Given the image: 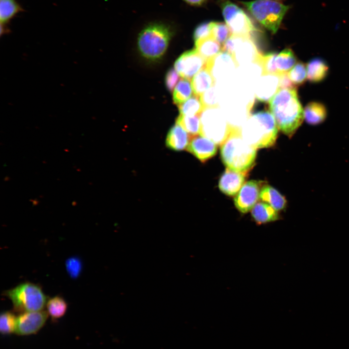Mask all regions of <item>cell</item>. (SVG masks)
Masks as SVG:
<instances>
[{"label": "cell", "mask_w": 349, "mask_h": 349, "mask_svg": "<svg viewBox=\"0 0 349 349\" xmlns=\"http://www.w3.org/2000/svg\"><path fill=\"white\" fill-rule=\"evenodd\" d=\"M220 146L222 160L226 168L248 173L254 164L257 149L243 139L241 128L232 127L229 136Z\"/></svg>", "instance_id": "3957f363"}, {"label": "cell", "mask_w": 349, "mask_h": 349, "mask_svg": "<svg viewBox=\"0 0 349 349\" xmlns=\"http://www.w3.org/2000/svg\"><path fill=\"white\" fill-rule=\"evenodd\" d=\"M66 270L69 275L72 278H77L80 274L82 264L78 257H71L67 259L65 263Z\"/></svg>", "instance_id": "d590c367"}, {"label": "cell", "mask_w": 349, "mask_h": 349, "mask_svg": "<svg viewBox=\"0 0 349 349\" xmlns=\"http://www.w3.org/2000/svg\"><path fill=\"white\" fill-rule=\"evenodd\" d=\"M188 134L183 127L176 124L171 127L167 134L166 147L177 152L186 150L190 140Z\"/></svg>", "instance_id": "ac0fdd59"}, {"label": "cell", "mask_w": 349, "mask_h": 349, "mask_svg": "<svg viewBox=\"0 0 349 349\" xmlns=\"http://www.w3.org/2000/svg\"><path fill=\"white\" fill-rule=\"evenodd\" d=\"M196 49L206 62L222 51L221 45L210 36L195 42Z\"/></svg>", "instance_id": "603a6c76"}, {"label": "cell", "mask_w": 349, "mask_h": 349, "mask_svg": "<svg viewBox=\"0 0 349 349\" xmlns=\"http://www.w3.org/2000/svg\"><path fill=\"white\" fill-rule=\"evenodd\" d=\"M307 78L312 82H318L327 76L329 67L322 59L317 58L311 60L307 65Z\"/></svg>", "instance_id": "44dd1931"}, {"label": "cell", "mask_w": 349, "mask_h": 349, "mask_svg": "<svg viewBox=\"0 0 349 349\" xmlns=\"http://www.w3.org/2000/svg\"><path fill=\"white\" fill-rule=\"evenodd\" d=\"M200 134L221 145L227 139L232 127L218 107L207 108L200 113Z\"/></svg>", "instance_id": "52a82bcc"}, {"label": "cell", "mask_w": 349, "mask_h": 349, "mask_svg": "<svg viewBox=\"0 0 349 349\" xmlns=\"http://www.w3.org/2000/svg\"><path fill=\"white\" fill-rule=\"evenodd\" d=\"M192 84L190 79H182L174 88L173 99L174 103L178 106L187 100L192 93Z\"/></svg>", "instance_id": "83f0119b"}, {"label": "cell", "mask_w": 349, "mask_h": 349, "mask_svg": "<svg viewBox=\"0 0 349 349\" xmlns=\"http://www.w3.org/2000/svg\"><path fill=\"white\" fill-rule=\"evenodd\" d=\"M234 58L229 53L222 51L206 62V67L215 80H224L233 73L237 67Z\"/></svg>", "instance_id": "7c38bea8"}, {"label": "cell", "mask_w": 349, "mask_h": 349, "mask_svg": "<svg viewBox=\"0 0 349 349\" xmlns=\"http://www.w3.org/2000/svg\"><path fill=\"white\" fill-rule=\"evenodd\" d=\"M173 34L172 27L169 24L160 21L149 23L138 35V49L145 58L158 59L166 52Z\"/></svg>", "instance_id": "277c9868"}, {"label": "cell", "mask_w": 349, "mask_h": 349, "mask_svg": "<svg viewBox=\"0 0 349 349\" xmlns=\"http://www.w3.org/2000/svg\"><path fill=\"white\" fill-rule=\"evenodd\" d=\"M187 4L193 6H201L207 0H182Z\"/></svg>", "instance_id": "f35d334b"}, {"label": "cell", "mask_w": 349, "mask_h": 349, "mask_svg": "<svg viewBox=\"0 0 349 349\" xmlns=\"http://www.w3.org/2000/svg\"><path fill=\"white\" fill-rule=\"evenodd\" d=\"M288 75L294 85L302 84L307 77L306 66L303 63L299 62L290 70Z\"/></svg>", "instance_id": "d6a6232c"}, {"label": "cell", "mask_w": 349, "mask_h": 349, "mask_svg": "<svg viewBox=\"0 0 349 349\" xmlns=\"http://www.w3.org/2000/svg\"><path fill=\"white\" fill-rule=\"evenodd\" d=\"M262 182L250 180L243 184L234 198L236 208L242 213L250 211L259 199Z\"/></svg>", "instance_id": "8fae6325"}, {"label": "cell", "mask_w": 349, "mask_h": 349, "mask_svg": "<svg viewBox=\"0 0 349 349\" xmlns=\"http://www.w3.org/2000/svg\"><path fill=\"white\" fill-rule=\"evenodd\" d=\"M180 114L192 116L201 113L204 109L200 99L197 95H193L178 105Z\"/></svg>", "instance_id": "f1b7e54d"}, {"label": "cell", "mask_w": 349, "mask_h": 349, "mask_svg": "<svg viewBox=\"0 0 349 349\" xmlns=\"http://www.w3.org/2000/svg\"><path fill=\"white\" fill-rule=\"evenodd\" d=\"M259 199L269 204L277 211L283 210L286 205L285 197L270 186H265L262 188Z\"/></svg>", "instance_id": "ffe728a7"}, {"label": "cell", "mask_w": 349, "mask_h": 349, "mask_svg": "<svg viewBox=\"0 0 349 349\" xmlns=\"http://www.w3.org/2000/svg\"><path fill=\"white\" fill-rule=\"evenodd\" d=\"M254 18L263 27L275 33L290 8L289 6L273 0L240 1Z\"/></svg>", "instance_id": "5b68a950"}, {"label": "cell", "mask_w": 349, "mask_h": 349, "mask_svg": "<svg viewBox=\"0 0 349 349\" xmlns=\"http://www.w3.org/2000/svg\"><path fill=\"white\" fill-rule=\"evenodd\" d=\"M247 174L226 168L219 181L220 190L227 195H235L243 185Z\"/></svg>", "instance_id": "2e32d148"}, {"label": "cell", "mask_w": 349, "mask_h": 349, "mask_svg": "<svg viewBox=\"0 0 349 349\" xmlns=\"http://www.w3.org/2000/svg\"><path fill=\"white\" fill-rule=\"evenodd\" d=\"M219 4L225 23L232 34L250 37V34L256 29L246 13L229 0H222Z\"/></svg>", "instance_id": "ba28073f"}, {"label": "cell", "mask_w": 349, "mask_h": 349, "mask_svg": "<svg viewBox=\"0 0 349 349\" xmlns=\"http://www.w3.org/2000/svg\"><path fill=\"white\" fill-rule=\"evenodd\" d=\"M176 124L183 127L191 137L200 134L201 122L198 114L192 116L180 114L176 120Z\"/></svg>", "instance_id": "4316f807"}, {"label": "cell", "mask_w": 349, "mask_h": 349, "mask_svg": "<svg viewBox=\"0 0 349 349\" xmlns=\"http://www.w3.org/2000/svg\"><path fill=\"white\" fill-rule=\"evenodd\" d=\"M278 130L273 115L264 110L249 115L241 128V135L247 143L257 149L273 145Z\"/></svg>", "instance_id": "7a4b0ae2"}, {"label": "cell", "mask_w": 349, "mask_h": 349, "mask_svg": "<svg viewBox=\"0 0 349 349\" xmlns=\"http://www.w3.org/2000/svg\"><path fill=\"white\" fill-rule=\"evenodd\" d=\"M12 301L15 311L23 313L42 310L47 297L38 285L26 282L4 292Z\"/></svg>", "instance_id": "8992f818"}, {"label": "cell", "mask_w": 349, "mask_h": 349, "mask_svg": "<svg viewBox=\"0 0 349 349\" xmlns=\"http://www.w3.org/2000/svg\"><path fill=\"white\" fill-rule=\"evenodd\" d=\"M326 116V109L319 102H310L306 106L304 110V119L309 124H319L325 120Z\"/></svg>", "instance_id": "cb8c5ba5"}, {"label": "cell", "mask_w": 349, "mask_h": 349, "mask_svg": "<svg viewBox=\"0 0 349 349\" xmlns=\"http://www.w3.org/2000/svg\"><path fill=\"white\" fill-rule=\"evenodd\" d=\"M200 99L204 109L207 108L218 107V100L216 90L213 86L201 96Z\"/></svg>", "instance_id": "e575fe53"}, {"label": "cell", "mask_w": 349, "mask_h": 349, "mask_svg": "<svg viewBox=\"0 0 349 349\" xmlns=\"http://www.w3.org/2000/svg\"><path fill=\"white\" fill-rule=\"evenodd\" d=\"M24 11L16 0H0V35L8 34L11 31L8 24L19 13Z\"/></svg>", "instance_id": "e0dca14e"}, {"label": "cell", "mask_w": 349, "mask_h": 349, "mask_svg": "<svg viewBox=\"0 0 349 349\" xmlns=\"http://www.w3.org/2000/svg\"><path fill=\"white\" fill-rule=\"evenodd\" d=\"M186 150L200 161L205 162L215 155L217 146L213 141L200 134L190 138Z\"/></svg>", "instance_id": "5bb4252c"}, {"label": "cell", "mask_w": 349, "mask_h": 349, "mask_svg": "<svg viewBox=\"0 0 349 349\" xmlns=\"http://www.w3.org/2000/svg\"><path fill=\"white\" fill-rule=\"evenodd\" d=\"M233 36L235 41V48L232 57L237 64L244 65L256 62L260 54L250 37L235 35Z\"/></svg>", "instance_id": "4fadbf2b"}, {"label": "cell", "mask_w": 349, "mask_h": 349, "mask_svg": "<svg viewBox=\"0 0 349 349\" xmlns=\"http://www.w3.org/2000/svg\"><path fill=\"white\" fill-rule=\"evenodd\" d=\"M206 61L196 49L187 51L175 61L174 67L184 79H190L206 67Z\"/></svg>", "instance_id": "9c48e42d"}, {"label": "cell", "mask_w": 349, "mask_h": 349, "mask_svg": "<svg viewBox=\"0 0 349 349\" xmlns=\"http://www.w3.org/2000/svg\"><path fill=\"white\" fill-rule=\"evenodd\" d=\"M215 79L205 67L193 78L191 81L193 91L195 95L201 96L204 92L214 85Z\"/></svg>", "instance_id": "7402d4cb"}, {"label": "cell", "mask_w": 349, "mask_h": 349, "mask_svg": "<svg viewBox=\"0 0 349 349\" xmlns=\"http://www.w3.org/2000/svg\"><path fill=\"white\" fill-rule=\"evenodd\" d=\"M16 317L11 312L6 311L0 314V332L1 334L7 335L15 333Z\"/></svg>", "instance_id": "f546056e"}, {"label": "cell", "mask_w": 349, "mask_h": 349, "mask_svg": "<svg viewBox=\"0 0 349 349\" xmlns=\"http://www.w3.org/2000/svg\"><path fill=\"white\" fill-rule=\"evenodd\" d=\"M251 215L258 224L274 222L279 219L278 211L266 202L256 203L251 210Z\"/></svg>", "instance_id": "d6986e66"}, {"label": "cell", "mask_w": 349, "mask_h": 349, "mask_svg": "<svg viewBox=\"0 0 349 349\" xmlns=\"http://www.w3.org/2000/svg\"><path fill=\"white\" fill-rule=\"evenodd\" d=\"M276 52H270L266 54H259L257 62L260 64L262 74L278 75L275 64Z\"/></svg>", "instance_id": "4dcf8cb0"}, {"label": "cell", "mask_w": 349, "mask_h": 349, "mask_svg": "<svg viewBox=\"0 0 349 349\" xmlns=\"http://www.w3.org/2000/svg\"><path fill=\"white\" fill-rule=\"evenodd\" d=\"M279 75L264 74L255 86V96L259 101L269 102L279 89Z\"/></svg>", "instance_id": "9a60e30c"}, {"label": "cell", "mask_w": 349, "mask_h": 349, "mask_svg": "<svg viewBox=\"0 0 349 349\" xmlns=\"http://www.w3.org/2000/svg\"><path fill=\"white\" fill-rule=\"evenodd\" d=\"M279 89L295 88L294 84L290 79L288 73H285L279 75Z\"/></svg>", "instance_id": "74e56055"}, {"label": "cell", "mask_w": 349, "mask_h": 349, "mask_svg": "<svg viewBox=\"0 0 349 349\" xmlns=\"http://www.w3.org/2000/svg\"><path fill=\"white\" fill-rule=\"evenodd\" d=\"M269 107L278 129L289 137L293 136L304 119L296 88L279 89Z\"/></svg>", "instance_id": "6da1fadb"}, {"label": "cell", "mask_w": 349, "mask_h": 349, "mask_svg": "<svg viewBox=\"0 0 349 349\" xmlns=\"http://www.w3.org/2000/svg\"><path fill=\"white\" fill-rule=\"evenodd\" d=\"M231 35V32L226 23L213 22L211 36L221 45H223Z\"/></svg>", "instance_id": "1f68e13d"}, {"label": "cell", "mask_w": 349, "mask_h": 349, "mask_svg": "<svg viewBox=\"0 0 349 349\" xmlns=\"http://www.w3.org/2000/svg\"><path fill=\"white\" fill-rule=\"evenodd\" d=\"M47 313L53 320L63 317L66 312L67 304L62 297L57 296L48 300L46 303Z\"/></svg>", "instance_id": "484cf974"}, {"label": "cell", "mask_w": 349, "mask_h": 349, "mask_svg": "<svg viewBox=\"0 0 349 349\" xmlns=\"http://www.w3.org/2000/svg\"><path fill=\"white\" fill-rule=\"evenodd\" d=\"M179 79L177 72L174 68L169 69L166 73L165 83L167 90L172 92Z\"/></svg>", "instance_id": "8d00e7d4"}, {"label": "cell", "mask_w": 349, "mask_h": 349, "mask_svg": "<svg viewBox=\"0 0 349 349\" xmlns=\"http://www.w3.org/2000/svg\"><path fill=\"white\" fill-rule=\"evenodd\" d=\"M296 61L295 55L290 48H286L277 54L275 58V64L278 75L286 73L292 69Z\"/></svg>", "instance_id": "d4e9b609"}, {"label": "cell", "mask_w": 349, "mask_h": 349, "mask_svg": "<svg viewBox=\"0 0 349 349\" xmlns=\"http://www.w3.org/2000/svg\"><path fill=\"white\" fill-rule=\"evenodd\" d=\"M48 315L43 310L21 313L16 317L15 333L21 336L36 333L45 324Z\"/></svg>", "instance_id": "30bf717a"}, {"label": "cell", "mask_w": 349, "mask_h": 349, "mask_svg": "<svg viewBox=\"0 0 349 349\" xmlns=\"http://www.w3.org/2000/svg\"><path fill=\"white\" fill-rule=\"evenodd\" d=\"M213 22L214 21L205 22L196 27L193 33V39L194 43L211 36Z\"/></svg>", "instance_id": "836d02e7"}]
</instances>
